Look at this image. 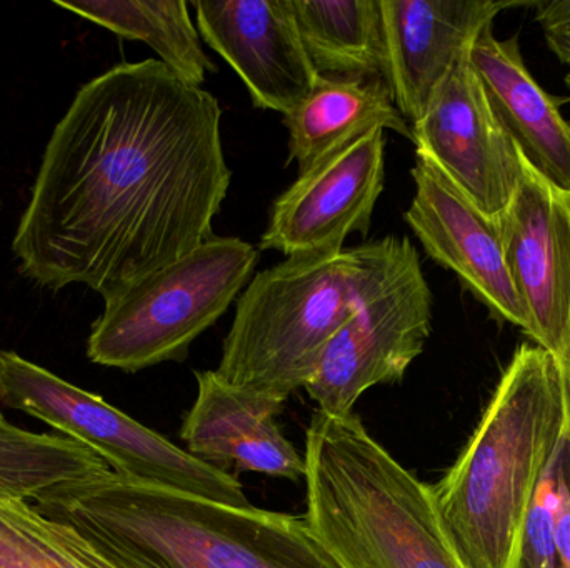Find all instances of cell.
Returning a JSON list of instances; mask_svg holds the SVG:
<instances>
[{
    "instance_id": "obj_18",
    "label": "cell",
    "mask_w": 570,
    "mask_h": 568,
    "mask_svg": "<svg viewBox=\"0 0 570 568\" xmlns=\"http://www.w3.org/2000/svg\"><path fill=\"white\" fill-rule=\"evenodd\" d=\"M318 76L385 80L381 0H291Z\"/></svg>"
},
{
    "instance_id": "obj_17",
    "label": "cell",
    "mask_w": 570,
    "mask_h": 568,
    "mask_svg": "<svg viewBox=\"0 0 570 568\" xmlns=\"http://www.w3.org/2000/svg\"><path fill=\"white\" fill-rule=\"evenodd\" d=\"M284 126L287 163H297L298 173L375 127L412 142L411 123L399 112L384 79L318 76L304 102L284 116Z\"/></svg>"
},
{
    "instance_id": "obj_4",
    "label": "cell",
    "mask_w": 570,
    "mask_h": 568,
    "mask_svg": "<svg viewBox=\"0 0 570 568\" xmlns=\"http://www.w3.org/2000/svg\"><path fill=\"white\" fill-rule=\"evenodd\" d=\"M304 459V520L338 567L469 568L432 486L395 460L361 417L317 410Z\"/></svg>"
},
{
    "instance_id": "obj_13",
    "label": "cell",
    "mask_w": 570,
    "mask_h": 568,
    "mask_svg": "<svg viewBox=\"0 0 570 568\" xmlns=\"http://www.w3.org/2000/svg\"><path fill=\"white\" fill-rule=\"evenodd\" d=\"M200 39L243 80L257 109L288 116L318 72L302 43L291 0H196Z\"/></svg>"
},
{
    "instance_id": "obj_22",
    "label": "cell",
    "mask_w": 570,
    "mask_h": 568,
    "mask_svg": "<svg viewBox=\"0 0 570 568\" xmlns=\"http://www.w3.org/2000/svg\"><path fill=\"white\" fill-rule=\"evenodd\" d=\"M554 459L549 464L532 502L531 512L525 522L524 537H522L518 568H561L554 527L556 494H558Z\"/></svg>"
},
{
    "instance_id": "obj_1",
    "label": "cell",
    "mask_w": 570,
    "mask_h": 568,
    "mask_svg": "<svg viewBox=\"0 0 570 568\" xmlns=\"http://www.w3.org/2000/svg\"><path fill=\"white\" fill-rule=\"evenodd\" d=\"M223 109L157 59L80 87L43 152L12 250L50 290L104 302L213 239L233 170Z\"/></svg>"
},
{
    "instance_id": "obj_2",
    "label": "cell",
    "mask_w": 570,
    "mask_h": 568,
    "mask_svg": "<svg viewBox=\"0 0 570 568\" xmlns=\"http://www.w3.org/2000/svg\"><path fill=\"white\" fill-rule=\"evenodd\" d=\"M32 500L126 568H341L304 517L224 506L112 470L49 487Z\"/></svg>"
},
{
    "instance_id": "obj_20",
    "label": "cell",
    "mask_w": 570,
    "mask_h": 568,
    "mask_svg": "<svg viewBox=\"0 0 570 568\" xmlns=\"http://www.w3.org/2000/svg\"><path fill=\"white\" fill-rule=\"evenodd\" d=\"M0 568H124L76 527L0 497Z\"/></svg>"
},
{
    "instance_id": "obj_12",
    "label": "cell",
    "mask_w": 570,
    "mask_h": 568,
    "mask_svg": "<svg viewBox=\"0 0 570 568\" xmlns=\"http://www.w3.org/2000/svg\"><path fill=\"white\" fill-rule=\"evenodd\" d=\"M498 223L505 263L528 313V336L559 357L570 329L568 206L524 159V176Z\"/></svg>"
},
{
    "instance_id": "obj_8",
    "label": "cell",
    "mask_w": 570,
    "mask_h": 568,
    "mask_svg": "<svg viewBox=\"0 0 570 568\" xmlns=\"http://www.w3.org/2000/svg\"><path fill=\"white\" fill-rule=\"evenodd\" d=\"M0 403L99 454L117 476L224 506L250 507L234 474L216 469L49 370L0 350Z\"/></svg>"
},
{
    "instance_id": "obj_6",
    "label": "cell",
    "mask_w": 570,
    "mask_h": 568,
    "mask_svg": "<svg viewBox=\"0 0 570 568\" xmlns=\"http://www.w3.org/2000/svg\"><path fill=\"white\" fill-rule=\"evenodd\" d=\"M352 250L351 316L304 387L318 412L331 417L352 416L372 387L401 383L432 333L434 297L409 237L387 236Z\"/></svg>"
},
{
    "instance_id": "obj_25",
    "label": "cell",
    "mask_w": 570,
    "mask_h": 568,
    "mask_svg": "<svg viewBox=\"0 0 570 568\" xmlns=\"http://www.w3.org/2000/svg\"><path fill=\"white\" fill-rule=\"evenodd\" d=\"M546 42L551 52L570 67V29L548 30Z\"/></svg>"
},
{
    "instance_id": "obj_16",
    "label": "cell",
    "mask_w": 570,
    "mask_h": 568,
    "mask_svg": "<svg viewBox=\"0 0 570 568\" xmlns=\"http://www.w3.org/2000/svg\"><path fill=\"white\" fill-rule=\"evenodd\" d=\"M469 59L525 162L556 189L570 193V122L529 72L519 37L498 39L488 27Z\"/></svg>"
},
{
    "instance_id": "obj_5",
    "label": "cell",
    "mask_w": 570,
    "mask_h": 568,
    "mask_svg": "<svg viewBox=\"0 0 570 568\" xmlns=\"http://www.w3.org/2000/svg\"><path fill=\"white\" fill-rule=\"evenodd\" d=\"M354 250L287 257L239 296L216 372L230 386L288 399L307 386L351 316Z\"/></svg>"
},
{
    "instance_id": "obj_10",
    "label": "cell",
    "mask_w": 570,
    "mask_h": 568,
    "mask_svg": "<svg viewBox=\"0 0 570 568\" xmlns=\"http://www.w3.org/2000/svg\"><path fill=\"white\" fill-rule=\"evenodd\" d=\"M381 127L318 160L277 197L259 250L285 257L334 256L351 233L367 236L384 190Z\"/></svg>"
},
{
    "instance_id": "obj_19",
    "label": "cell",
    "mask_w": 570,
    "mask_h": 568,
    "mask_svg": "<svg viewBox=\"0 0 570 568\" xmlns=\"http://www.w3.org/2000/svg\"><path fill=\"white\" fill-rule=\"evenodd\" d=\"M56 3L124 39L140 40L153 47L160 62L190 86H203L209 73L219 70L204 50L199 30L190 19L189 3L184 0H56Z\"/></svg>"
},
{
    "instance_id": "obj_9",
    "label": "cell",
    "mask_w": 570,
    "mask_h": 568,
    "mask_svg": "<svg viewBox=\"0 0 570 568\" xmlns=\"http://www.w3.org/2000/svg\"><path fill=\"white\" fill-rule=\"evenodd\" d=\"M465 50L421 120L415 153L431 159L485 216L498 217L524 176V157L489 102Z\"/></svg>"
},
{
    "instance_id": "obj_26",
    "label": "cell",
    "mask_w": 570,
    "mask_h": 568,
    "mask_svg": "<svg viewBox=\"0 0 570 568\" xmlns=\"http://www.w3.org/2000/svg\"><path fill=\"white\" fill-rule=\"evenodd\" d=\"M558 362L561 367L562 386H564L566 412H568V430L570 434V329L564 350L558 357Z\"/></svg>"
},
{
    "instance_id": "obj_14",
    "label": "cell",
    "mask_w": 570,
    "mask_h": 568,
    "mask_svg": "<svg viewBox=\"0 0 570 568\" xmlns=\"http://www.w3.org/2000/svg\"><path fill=\"white\" fill-rule=\"evenodd\" d=\"M494 0H381L385 82L409 123L422 119L439 87L502 10Z\"/></svg>"
},
{
    "instance_id": "obj_29",
    "label": "cell",
    "mask_w": 570,
    "mask_h": 568,
    "mask_svg": "<svg viewBox=\"0 0 570 568\" xmlns=\"http://www.w3.org/2000/svg\"><path fill=\"white\" fill-rule=\"evenodd\" d=\"M566 82H568V86L570 87V72L568 73V77H566Z\"/></svg>"
},
{
    "instance_id": "obj_7",
    "label": "cell",
    "mask_w": 570,
    "mask_h": 568,
    "mask_svg": "<svg viewBox=\"0 0 570 568\" xmlns=\"http://www.w3.org/2000/svg\"><path fill=\"white\" fill-rule=\"evenodd\" d=\"M257 260L253 243L213 237L106 300L90 330L87 357L124 372L183 362L197 337L246 289Z\"/></svg>"
},
{
    "instance_id": "obj_23",
    "label": "cell",
    "mask_w": 570,
    "mask_h": 568,
    "mask_svg": "<svg viewBox=\"0 0 570 568\" xmlns=\"http://www.w3.org/2000/svg\"><path fill=\"white\" fill-rule=\"evenodd\" d=\"M556 544L561 568H570V434L566 423L564 437L556 454Z\"/></svg>"
},
{
    "instance_id": "obj_30",
    "label": "cell",
    "mask_w": 570,
    "mask_h": 568,
    "mask_svg": "<svg viewBox=\"0 0 570 568\" xmlns=\"http://www.w3.org/2000/svg\"><path fill=\"white\" fill-rule=\"evenodd\" d=\"M120 566H122V564H120Z\"/></svg>"
},
{
    "instance_id": "obj_15",
    "label": "cell",
    "mask_w": 570,
    "mask_h": 568,
    "mask_svg": "<svg viewBox=\"0 0 570 568\" xmlns=\"http://www.w3.org/2000/svg\"><path fill=\"white\" fill-rule=\"evenodd\" d=\"M196 380V402L180 427L190 456L224 472L304 480V456L277 422L287 400L230 386L216 370H199Z\"/></svg>"
},
{
    "instance_id": "obj_3",
    "label": "cell",
    "mask_w": 570,
    "mask_h": 568,
    "mask_svg": "<svg viewBox=\"0 0 570 568\" xmlns=\"http://www.w3.org/2000/svg\"><path fill=\"white\" fill-rule=\"evenodd\" d=\"M566 423L558 357L521 343L461 456L432 486L465 566L518 568L525 522Z\"/></svg>"
},
{
    "instance_id": "obj_27",
    "label": "cell",
    "mask_w": 570,
    "mask_h": 568,
    "mask_svg": "<svg viewBox=\"0 0 570 568\" xmlns=\"http://www.w3.org/2000/svg\"><path fill=\"white\" fill-rule=\"evenodd\" d=\"M561 192V190H559ZM562 200H564L566 206H568L570 212V193L561 192Z\"/></svg>"
},
{
    "instance_id": "obj_11",
    "label": "cell",
    "mask_w": 570,
    "mask_h": 568,
    "mask_svg": "<svg viewBox=\"0 0 570 568\" xmlns=\"http://www.w3.org/2000/svg\"><path fill=\"white\" fill-rule=\"evenodd\" d=\"M415 157V193L405 222L429 259L452 270L495 319L528 333V313L505 263L498 217L485 216L431 159Z\"/></svg>"
},
{
    "instance_id": "obj_28",
    "label": "cell",
    "mask_w": 570,
    "mask_h": 568,
    "mask_svg": "<svg viewBox=\"0 0 570 568\" xmlns=\"http://www.w3.org/2000/svg\"><path fill=\"white\" fill-rule=\"evenodd\" d=\"M3 423H6V420H3V416L2 413H0V427H2Z\"/></svg>"
},
{
    "instance_id": "obj_21",
    "label": "cell",
    "mask_w": 570,
    "mask_h": 568,
    "mask_svg": "<svg viewBox=\"0 0 570 568\" xmlns=\"http://www.w3.org/2000/svg\"><path fill=\"white\" fill-rule=\"evenodd\" d=\"M109 470L99 454L69 437L0 427V497L32 500L49 487Z\"/></svg>"
},
{
    "instance_id": "obj_24",
    "label": "cell",
    "mask_w": 570,
    "mask_h": 568,
    "mask_svg": "<svg viewBox=\"0 0 570 568\" xmlns=\"http://www.w3.org/2000/svg\"><path fill=\"white\" fill-rule=\"evenodd\" d=\"M535 20L548 30L570 29V0H548L535 3Z\"/></svg>"
}]
</instances>
